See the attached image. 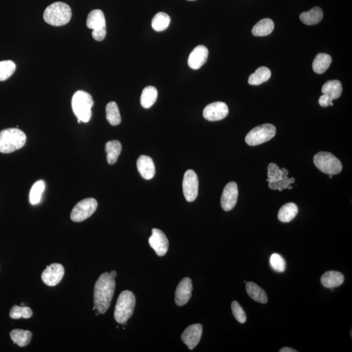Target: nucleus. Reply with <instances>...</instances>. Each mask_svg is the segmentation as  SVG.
Here are the masks:
<instances>
[{
	"label": "nucleus",
	"mask_w": 352,
	"mask_h": 352,
	"mask_svg": "<svg viewBox=\"0 0 352 352\" xmlns=\"http://www.w3.org/2000/svg\"><path fill=\"white\" fill-rule=\"evenodd\" d=\"M72 17V9L63 2H57L46 8L43 19L46 23L54 26L65 25Z\"/></svg>",
	"instance_id": "nucleus-2"
},
{
	"label": "nucleus",
	"mask_w": 352,
	"mask_h": 352,
	"mask_svg": "<svg viewBox=\"0 0 352 352\" xmlns=\"http://www.w3.org/2000/svg\"><path fill=\"white\" fill-rule=\"evenodd\" d=\"M170 21V17L167 13L159 12L155 15L152 20V28L156 32H163L168 28Z\"/></svg>",
	"instance_id": "nucleus-32"
},
{
	"label": "nucleus",
	"mask_w": 352,
	"mask_h": 352,
	"mask_svg": "<svg viewBox=\"0 0 352 352\" xmlns=\"http://www.w3.org/2000/svg\"><path fill=\"white\" fill-rule=\"evenodd\" d=\"M137 168L142 177L147 180L154 178L156 174V167L150 157L141 156L137 161Z\"/></svg>",
	"instance_id": "nucleus-18"
},
{
	"label": "nucleus",
	"mask_w": 352,
	"mask_h": 352,
	"mask_svg": "<svg viewBox=\"0 0 352 352\" xmlns=\"http://www.w3.org/2000/svg\"><path fill=\"white\" fill-rule=\"evenodd\" d=\"M289 174H286L284 176V178L278 182L276 183H269V187L271 189L273 190H278L279 191H283V190L292 189H293V187H292L291 185L292 183H295V179L294 178H289L288 177Z\"/></svg>",
	"instance_id": "nucleus-36"
},
{
	"label": "nucleus",
	"mask_w": 352,
	"mask_h": 352,
	"mask_svg": "<svg viewBox=\"0 0 352 352\" xmlns=\"http://www.w3.org/2000/svg\"><path fill=\"white\" fill-rule=\"evenodd\" d=\"M333 175L330 174V175H329V178H333Z\"/></svg>",
	"instance_id": "nucleus-42"
},
{
	"label": "nucleus",
	"mask_w": 352,
	"mask_h": 352,
	"mask_svg": "<svg viewBox=\"0 0 352 352\" xmlns=\"http://www.w3.org/2000/svg\"><path fill=\"white\" fill-rule=\"evenodd\" d=\"M298 214V207L296 203H288L281 207L278 218L283 223L291 222Z\"/></svg>",
	"instance_id": "nucleus-25"
},
{
	"label": "nucleus",
	"mask_w": 352,
	"mask_h": 352,
	"mask_svg": "<svg viewBox=\"0 0 352 352\" xmlns=\"http://www.w3.org/2000/svg\"><path fill=\"white\" fill-rule=\"evenodd\" d=\"M183 191L186 200L192 202L196 200L198 194V178L192 170L186 171L183 179Z\"/></svg>",
	"instance_id": "nucleus-10"
},
{
	"label": "nucleus",
	"mask_w": 352,
	"mask_h": 352,
	"mask_svg": "<svg viewBox=\"0 0 352 352\" xmlns=\"http://www.w3.org/2000/svg\"><path fill=\"white\" fill-rule=\"evenodd\" d=\"M122 150V146L118 140H110L105 145V150L107 156V162L109 165H114L117 161Z\"/></svg>",
	"instance_id": "nucleus-22"
},
{
	"label": "nucleus",
	"mask_w": 352,
	"mask_h": 352,
	"mask_svg": "<svg viewBox=\"0 0 352 352\" xmlns=\"http://www.w3.org/2000/svg\"><path fill=\"white\" fill-rule=\"evenodd\" d=\"M201 334H202V326L201 324L191 325L183 331L181 335V339L190 349H192L200 342Z\"/></svg>",
	"instance_id": "nucleus-16"
},
{
	"label": "nucleus",
	"mask_w": 352,
	"mask_h": 352,
	"mask_svg": "<svg viewBox=\"0 0 352 352\" xmlns=\"http://www.w3.org/2000/svg\"><path fill=\"white\" fill-rule=\"evenodd\" d=\"M319 104L322 107H327L329 106H333V101L326 95L323 94L319 99Z\"/></svg>",
	"instance_id": "nucleus-39"
},
{
	"label": "nucleus",
	"mask_w": 352,
	"mask_h": 352,
	"mask_svg": "<svg viewBox=\"0 0 352 352\" xmlns=\"http://www.w3.org/2000/svg\"><path fill=\"white\" fill-rule=\"evenodd\" d=\"M106 116L110 125L116 126L120 124L121 117L116 102L112 101L107 104L106 106Z\"/></svg>",
	"instance_id": "nucleus-30"
},
{
	"label": "nucleus",
	"mask_w": 352,
	"mask_h": 352,
	"mask_svg": "<svg viewBox=\"0 0 352 352\" xmlns=\"http://www.w3.org/2000/svg\"><path fill=\"white\" fill-rule=\"evenodd\" d=\"M150 247L156 251L159 256L167 254L169 247L167 237L163 231L157 229L152 230V235L149 238Z\"/></svg>",
	"instance_id": "nucleus-13"
},
{
	"label": "nucleus",
	"mask_w": 352,
	"mask_h": 352,
	"mask_svg": "<svg viewBox=\"0 0 352 352\" xmlns=\"http://www.w3.org/2000/svg\"><path fill=\"white\" fill-rule=\"evenodd\" d=\"M275 134L274 125L270 123L262 124L254 127L247 134L245 142L251 146L260 145L271 140Z\"/></svg>",
	"instance_id": "nucleus-7"
},
{
	"label": "nucleus",
	"mask_w": 352,
	"mask_h": 352,
	"mask_svg": "<svg viewBox=\"0 0 352 352\" xmlns=\"http://www.w3.org/2000/svg\"><path fill=\"white\" fill-rule=\"evenodd\" d=\"M192 291V280L190 278H185L179 283L175 295V302L178 306L187 304L191 298Z\"/></svg>",
	"instance_id": "nucleus-15"
},
{
	"label": "nucleus",
	"mask_w": 352,
	"mask_h": 352,
	"mask_svg": "<svg viewBox=\"0 0 352 352\" xmlns=\"http://www.w3.org/2000/svg\"><path fill=\"white\" fill-rule=\"evenodd\" d=\"M231 307L234 318L241 324H244L247 321V316L243 308L241 307V305L236 301H234L232 303Z\"/></svg>",
	"instance_id": "nucleus-38"
},
{
	"label": "nucleus",
	"mask_w": 352,
	"mask_h": 352,
	"mask_svg": "<svg viewBox=\"0 0 352 352\" xmlns=\"http://www.w3.org/2000/svg\"><path fill=\"white\" fill-rule=\"evenodd\" d=\"M229 112V107L227 104L223 102H215L205 106L203 116L208 121H219L225 118Z\"/></svg>",
	"instance_id": "nucleus-12"
},
{
	"label": "nucleus",
	"mask_w": 352,
	"mask_h": 352,
	"mask_svg": "<svg viewBox=\"0 0 352 352\" xmlns=\"http://www.w3.org/2000/svg\"><path fill=\"white\" fill-rule=\"evenodd\" d=\"M280 352H297V350L296 349H294L293 348H291V347H283V348H281L280 349Z\"/></svg>",
	"instance_id": "nucleus-40"
},
{
	"label": "nucleus",
	"mask_w": 352,
	"mask_h": 352,
	"mask_svg": "<svg viewBox=\"0 0 352 352\" xmlns=\"http://www.w3.org/2000/svg\"><path fill=\"white\" fill-rule=\"evenodd\" d=\"M65 274L63 265L59 263H52L44 270L41 274L42 280L48 287H55L61 282Z\"/></svg>",
	"instance_id": "nucleus-11"
},
{
	"label": "nucleus",
	"mask_w": 352,
	"mask_h": 352,
	"mask_svg": "<svg viewBox=\"0 0 352 352\" xmlns=\"http://www.w3.org/2000/svg\"><path fill=\"white\" fill-rule=\"evenodd\" d=\"M10 336L13 342L16 343L19 346L24 347L27 346L31 342L32 333L26 330L14 329L11 331Z\"/></svg>",
	"instance_id": "nucleus-28"
},
{
	"label": "nucleus",
	"mask_w": 352,
	"mask_h": 352,
	"mask_svg": "<svg viewBox=\"0 0 352 352\" xmlns=\"http://www.w3.org/2000/svg\"><path fill=\"white\" fill-rule=\"evenodd\" d=\"M16 69V65L11 60L0 61V81L8 80Z\"/></svg>",
	"instance_id": "nucleus-34"
},
{
	"label": "nucleus",
	"mask_w": 352,
	"mask_h": 352,
	"mask_svg": "<svg viewBox=\"0 0 352 352\" xmlns=\"http://www.w3.org/2000/svg\"><path fill=\"white\" fill-rule=\"evenodd\" d=\"M209 51L206 46L199 45L196 46L190 53L188 59V65L192 69H199L207 60Z\"/></svg>",
	"instance_id": "nucleus-17"
},
{
	"label": "nucleus",
	"mask_w": 352,
	"mask_h": 352,
	"mask_svg": "<svg viewBox=\"0 0 352 352\" xmlns=\"http://www.w3.org/2000/svg\"><path fill=\"white\" fill-rule=\"evenodd\" d=\"M314 163L321 172L329 175L339 174L342 169L339 159L329 152H321L316 154Z\"/></svg>",
	"instance_id": "nucleus-6"
},
{
	"label": "nucleus",
	"mask_w": 352,
	"mask_h": 352,
	"mask_svg": "<svg viewBox=\"0 0 352 352\" xmlns=\"http://www.w3.org/2000/svg\"><path fill=\"white\" fill-rule=\"evenodd\" d=\"M332 62L331 57L329 54L320 53L316 55L313 63V68L314 72L318 74H323L330 67Z\"/></svg>",
	"instance_id": "nucleus-26"
},
{
	"label": "nucleus",
	"mask_w": 352,
	"mask_h": 352,
	"mask_svg": "<svg viewBox=\"0 0 352 352\" xmlns=\"http://www.w3.org/2000/svg\"><path fill=\"white\" fill-rule=\"evenodd\" d=\"M94 104L92 95L84 91H77L73 95V112L81 122L88 123L90 120L92 115V108Z\"/></svg>",
	"instance_id": "nucleus-4"
},
{
	"label": "nucleus",
	"mask_w": 352,
	"mask_h": 352,
	"mask_svg": "<svg viewBox=\"0 0 352 352\" xmlns=\"http://www.w3.org/2000/svg\"><path fill=\"white\" fill-rule=\"evenodd\" d=\"M324 17L322 9L315 7L309 12L301 13L300 18L301 21L306 25L312 26L317 24L322 21Z\"/></svg>",
	"instance_id": "nucleus-20"
},
{
	"label": "nucleus",
	"mask_w": 352,
	"mask_h": 352,
	"mask_svg": "<svg viewBox=\"0 0 352 352\" xmlns=\"http://www.w3.org/2000/svg\"><path fill=\"white\" fill-rule=\"evenodd\" d=\"M344 276L340 272L335 271H327L322 276L321 283L325 288L333 291L334 288L339 287L344 283Z\"/></svg>",
	"instance_id": "nucleus-19"
},
{
	"label": "nucleus",
	"mask_w": 352,
	"mask_h": 352,
	"mask_svg": "<svg viewBox=\"0 0 352 352\" xmlns=\"http://www.w3.org/2000/svg\"><path fill=\"white\" fill-rule=\"evenodd\" d=\"M270 265H271L272 269L276 272H279V273L284 272L286 267H287L285 259L277 253L272 254L270 257Z\"/></svg>",
	"instance_id": "nucleus-37"
},
{
	"label": "nucleus",
	"mask_w": 352,
	"mask_h": 352,
	"mask_svg": "<svg viewBox=\"0 0 352 352\" xmlns=\"http://www.w3.org/2000/svg\"><path fill=\"white\" fill-rule=\"evenodd\" d=\"M289 174V171L286 168L280 169L276 164L270 163L267 167V176L268 179L267 181L269 183H276L284 178L285 174Z\"/></svg>",
	"instance_id": "nucleus-31"
},
{
	"label": "nucleus",
	"mask_w": 352,
	"mask_h": 352,
	"mask_svg": "<svg viewBox=\"0 0 352 352\" xmlns=\"http://www.w3.org/2000/svg\"><path fill=\"white\" fill-rule=\"evenodd\" d=\"M33 312L30 307H19L15 305L11 310L10 316L13 319H20L21 318L28 319L32 317Z\"/></svg>",
	"instance_id": "nucleus-35"
},
{
	"label": "nucleus",
	"mask_w": 352,
	"mask_h": 352,
	"mask_svg": "<svg viewBox=\"0 0 352 352\" xmlns=\"http://www.w3.org/2000/svg\"><path fill=\"white\" fill-rule=\"evenodd\" d=\"M98 203L95 199L86 198L79 201L72 210L71 219L76 223L82 222L90 218L96 211Z\"/></svg>",
	"instance_id": "nucleus-9"
},
{
	"label": "nucleus",
	"mask_w": 352,
	"mask_h": 352,
	"mask_svg": "<svg viewBox=\"0 0 352 352\" xmlns=\"http://www.w3.org/2000/svg\"><path fill=\"white\" fill-rule=\"evenodd\" d=\"M116 282L110 273L101 274L94 288V307L99 314H103L109 309L114 296Z\"/></svg>",
	"instance_id": "nucleus-1"
},
{
	"label": "nucleus",
	"mask_w": 352,
	"mask_h": 352,
	"mask_svg": "<svg viewBox=\"0 0 352 352\" xmlns=\"http://www.w3.org/2000/svg\"><path fill=\"white\" fill-rule=\"evenodd\" d=\"M274 27L273 21L270 19H263L259 21L252 30L254 36H267L271 34Z\"/></svg>",
	"instance_id": "nucleus-23"
},
{
	"label": "nucleus",
	"mask_w": 352,
	"mask_h": 352,
	"mask_svg": "<svg viewBox=\"0 0 352 352\" xmlns=\"http://www.w3.org/2000/svg\"><path fill=\"white\" fill-rule=\"evenodd\" d=\"M45 189V182L43 180L37 181L32 186L30 193V201L31 204L36 205L41 200L42 195Z\"/></svg>",
	"instance_id": "nucleus-33"
},
{
	"label": "nucleus",
	"mask_w": 352,
	"mask_h": 352,
	"mask_svg": "<svg viewBox=\"0 0 352 352\" xmlns=\"http://www.w3.org/2000/svg\"><path fill=\"white\" fill-rule=\"evenodd\" d=\"M136 298L132 292L125 291L121 292L117 299L114 311V318L117 323L126 325L133 314Z\"/></svg>",
	"instance_id": "nucleus-5"
},
{
	"label": "nucleus",
	"mask_w": 352,
	"mask_h": 352,
	"mask_svg": "<svg viewBox=\"0 0 352 352\" xmlns=\"http://www.w3.org/2000/svg\"><path fill=\"white\" fill-rule=\"evenodd\" d=\"M271 76V72L269 68L260 67L256 72L250 75L249 84L252 86H258L268 81Z\"/></svg>",
	"instance_id": "nucleus-27"
},
{
	"label": "nucleus",
	"mask_w": 352,
	"mask_h": 352,
	"mask_svg": "<svg viewBox=\"0 0 352 352\" xmlns=\"http://www.w3.org/2000/svg\"><path fill=\"white\" fill-rule=\"evenodd\" d=\"M238 197V188L236 183L232 181L225 186L221 196V203L226 212L230 211L236 205Z\"/></svg>",
	"instance_id": "nucleus-14"
},
{
	"label": "nucleus",
	"mask_w": 352,
	"mask_h": 352,
	"mask_svg": "<svg viewBox=\"0 0 352 352\" xmlns=\"http://www.w3.org/2000/svg\"><path fill=\"white\" fill-rule=\"evenodd\" d=\"M110 274H111V275L114 276V277L115 278H116V276H117V273L116 271H112L110 272Z\"/></svg>",
	"instance_id": "nucleus-41"
},
{
	"label": "nucleus",
	"mask_w": 352,
	"mask_h": 352,
	"mask_svg": "<svg viewBox=\"0 0 352 352\" xmlns=\"http://www.w3.org/2000/svg\"><path fill=\"white\" fill-rule=\"evenodd\" d=\"M322 92L332 101L339 98L342 92V84L337 80L326 82L322 86Z\"/></svg>",
	"instance_id": "nucleus-21"
},
{
	"label": "nucleus",
	"mask_w": 352,
	"mask_h": 352,
	"mask_svg": "<svg viewBox=\"0 0 352 352\" xmlns=\"http://www.w3.org/2000/svg\"><path fill=\"white\" fill-rule=\"evenodd\" d=\"M246 290L248 295L251 297L252 300L258 303L265 304L267 303V296L262 288L252 282L247 283Z\"/></svg>",
	"instance_id": "nucleus-24"
},
{
	"label": "nucleus",
	"mask_w": 352,
	"mask_h": 352,
	"mask_svg": "<svg viewBox=\"0 0 352 352\" xmlns=\"http://www.w3.org/2000/svg\"><path fill=\"white\" fill-rule=\"evenodd\" d=\"M86 25L92 29V37L97 41L105 39L106 35V26L105 15L100 10L92 11L88 15Z\"/></svg>",
	"instance_id": "nucleus-8"
},
{
	"label": "nucleus",
	"mask_w": 352,
	"mask_h": 352,
	"mask_svg": "<svg viewBox=\"0 0 352 352\" xmlns=\"http://www.w3.org/2000/svg\"><path fill=\"white\" fill-rule=\"evenodd\" d=\"M26 143L25 133L17 128H10L0 132V152L11 154L21 149Z\"/></svg>",
	"instance_id": "nucleus-3"
},
{
	"label": "nucleus",
	"mask_w": 352,
	"mask_h": 352,
	"mask_svg": "<svg viewBox=\"0 0 352 352\" xmlns=\"http://www.w3.org/2000/svg\"><path fill=\"white\" fill-rule=\"evenodd\" d=\"M157 95H158V92L154 86H150L145 88L141 95V105L145 108L151 107L156 103Z\"/></svg>",
	"instance_id": "nucleus-29"
},
{
	"label": "nucleus",
	"mask_w": 352,
	"mask_h": 352,
	"mask_svg": "<svg viewBox=\"0 0 352 352\" xmlns=\"http://www.w3.org/2000/svg\"><path fill=\"white\" fill-rule=\"evenodd\" d=\"M188 1H196V0H188Z\"/></svg>",
	"instance_id": "nucleus-43"
}]
</instances>
